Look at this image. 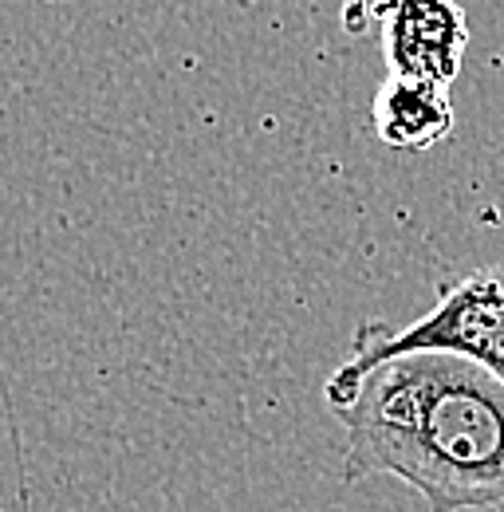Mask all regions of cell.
<instances>
[{
  "label": "cell",
  "instance_id": "6da1fadb",
  "mask_svg": "<svg viewBox=\"0 0 504 512\" xmlns=\"http://www.w3.org/2000/svg\"><path fill=\"white\" fill-rule=\"evenodd\" d=\"M339 418L343 481L394 477L430 512L504 505V383L473 359L410 351L327 398Z\"/></svg>",
  "mask_w": 504,
  "mask_h": 512
},
{
  "label": "cell",
  "instance_id": "7a4b0ae2",
  "mask_svg": "<svg viewBox=\"0 0 504 512\" xmlns=\"http://www.w3.org/2000/svg\"><path fill=\"white\" fill-rule=\"evenodd\" d=\"M410 351H449L473 359L504 383V264L445 280L438 304L406 327L363 320L351 335V355L323 383V398L355 386L371 367Z\"/></svg>",
  "mask_w": 504,
  "mask_h": 512
},
{
  "label": "cell",
  "instance_id": "3957f363",
  "mask_svg": "<svg viewBox=\"0 0 504 512\" xmlns=\"http://www.w3.org/2000/svg\"><path fill=\"white\" fill-rule=\"evenodd\" d=\"M378 40L390 75L449 87L469 48V20L457 0H375Z\"/></svg>",
  "mask_w": 504,
  "mask_h": 512
},
{
  "label": "cell",
  "instance_id": "277c9868",
  "mask_svg": "<svg viewBox=\"0 0 504 512\" xmlns=\"http://www.w3.org/2000/svg\"><path fill=\"white\" fill-rule=\"evenodd\" d=\"M445 91L449 87H434V83L406 79V75H386L371 103L375 138L398 154H426L441 146L457 123Z\"/></svg>",
  "mask_w": 504,
  "mask_h": 512
},
{
  "label": "cell",
  "instance_id": "5b68a950",
  "mask_svg": "<svg viewBox=\"0 0 504 512\" xmlns=\"http://www.w3.org/2000/svg\"><path fill=\"white\" fill-rule=\"evenodd\" d=\"M0 512H4V509H0Z\"/></svg>",
  "mask_w": 504,
  "mask_h": 512
}]
</instances>
